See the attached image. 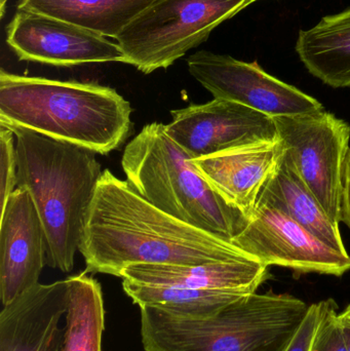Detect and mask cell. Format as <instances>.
<instances>
[{
    "label": "cell",
    "mask_w": 350,
    "mask_h": 351,
    "mask_svg": "<svg viewBox=\"0 0 350 351\" xmlns=\"http://www.w3.org/2000/svg\"><path fill=\"white\" fill-rule=\"evenodd\" d=\"M296 51L312 75L333 88H350V8L300 31Z\"/></svg>",
    "instance_id": "obj_17"
},
{
    "label": "cell",
    "mask_w": 350,
    "mask_h": 351,
    "mask_svg": "<svg viewBox=\"0 0 350 351\" xmlns=\"http://www.w3.org/2000/svg\"><path fill=\"white\" fill-rule=\"evenodd\" d=\"M343 313H347V315H350V304L347 307V308H345V311H343Z\"/></svg>",
    "instance_id": "obj_25"
},
{
    "label": "cell",
    "mask_w": 350,
    "mask_h": 351,
    "mask_svg": "<svg viewBox=\"0 0 350 351\" xmlns=\"http://www.w3.org/2000/svg\"><path fill=\"white\" fill-rule=\"evenodd\" d=\"M42 223L26 188L16 187L1 208L0 298L2 306L39 284L47 264Z\"/></svg>",
    "instance_id": "obj_13"
},
{
    "label": "cell",
    "mask_w": 350,
    "mask_h": 351,
    "mask_svg": "<svg viewBox=\"0 0 350 351\" xmlns=\"http://www.w3.org/2000/svg\"><path fill=\"white\" fill-rule=\"evenodd\" d=\"M0 202L1 208L16 188L18 160L14 132L0 125Z\"/></svg>",
    "instance_id": "obj_21"
},
{
    "label": "cell",
    "mask_w": 350,
    "mask_h": 351,
    "mask_svg": "<svg viewBox=\"0 0 350 351\" xmlns=\"http://www.w3.org/2000/svg\"><path fill=\"white\" fill-rule=\"evenodd\" d=\"M285 152L279 141L192 160V164L230 206L250 218Z\"/></svg>",
    "instance_id": "obj_15"
},
{
    "label": "cell",
    "mask_w": 350,
    "mask_h": 351,
    "mask_svg": "<svg viewBox=\"0 0 350 351\" xmlns=\"http://www.w3.org/2000/svg\"><path fill=\"white\" fill-rule=\"evenodd\" d=\"M341 322H342L343 328H345V334H347V346L350 351V315L347 313H340Z\"/></svg>",
    "instance_id": "obj_24"
},
{
    "label": "cell",
    "mask_w": 350,
    "mask_h": 351,
    "mask_svg": "<svg viewBox=\"0 0 350 351\" xmlns=\"http://www.w3.org/2000/svg\"><path fill=\"white\" fill-rule=\"evenodd\" d=\"M232 243L268 267L338 278L350 270L349 253L323 243L283 213L259 204Z\"/></svg>",
    "instance_id": "obj_11"
},
{
    "label": "cell",
    "mask_w": 350,
    "mask_h": 351,
    "mask_svg": "<svg viewBox=\"0 0 350 351\" xmlns=\"http://www.w3.org/2000/svg\"><path fill=\"white\" fill-rule=\"evenodd\" d=\"M189 73L214 98L244 105L269 117H291L324 110L316 99L265 72L257 62L199 51L187 59Z\"/></svg>",
    "instance_id": "obj_9"
},
{
    "label": "cell",
    "mask_w": 350,
    "mask_h": 351,
    "mask_svg": "<svg viewBox=\"0 0 350 351\" xmlns=\"http://www.w3.org/2000/svg\"><path fill=\"white\" fill-rule=\"evenodd\" d=\"M119 278L125 294L139 307L203 319L257 292L268 278V266L255 258L193 266L134 264Z\"/></svg>",
    "instance_id": "obj_6"
},
{
    "label": "cell",
    "mask_w": 350,
    "mask_h": 351,
    "mask_svg": "<svg viewBox=\"0 0 350 351\" xmlns=\"http://www.w3.org/2000/svg\"><path fill=\"white\" fill-rule=\"evenodd\" d=\"M121 167L129 185L162 212L232 241L249 218L230 206L166 133L149 123L125 146Z\"/></svg>",
    "instance_id": "obj_5"
},
{
    "label": "cell",
    "mask_w": 350,
    "mask_h": 351,
    "mask_svg": "<svg viewBox=\"0 0 350 351\" xmlns=\"http://www.w3.org/2000/svg\"><path fill=\"white\" fill-rule=\"evenodd\" d=\"M256 0H155L119 33L123 63L145 74L170 67Z\"/></svg>",
    "instance_id": "obj_7"
},
{
    "label": "cell",
    "mask_w": 350,
    "mask_h": 351,
    "mask_svg": "<svg viewBox=\"0 0 350 351\" xmlns=\"http://www.w3.org/2000/svg\"><path fill=\"white\" fill-rule=\"evenodd\" d=\"M155 0H18V10L45 14L107 38L119 33Z\"/></svg>",
    "instance_id": "obj_18"
},
{
    "label": "cell",
    "mask_w": 350,
    "mask_h": 351,
    "mask_svg": "<svg viewBox=\"0 0 350 351\" xmlns=\"http://www.w3.org/2000/svg\"><path fill=\"white\" fill-rule=\"evenodd\" d=\"M68 280L69 305L61 351H102L105 308L101 285L86 272Z\"/></svg>",
    "instance_id": "obj_19"
},
{
    "label": "cell",
    "mask_w": 350,
    "mask_h": 351,
    "mask_svg": "<svg viewBox=\"0 0 350 351\" xmlns=\"http://www.w3.org/2000/svg\"><path fill=\"white\" fill-rule=\"evenodd\" d=\"M326 308V301L310 305L308 315L285 351H310L318 325Z\"/></svg>",
    "instance_id": "obj_22"
},
{
    "label": "cell",
    "mask_w": 350,
    "mask_h": 351,
    "mask_svg": "<svg viewBox=\"0 0 350 351\" xmlns=\"http://www.w3.org/2000/svg\"><path fill=\"white\" fill-rule=\"evenodd\" d=\"M79 253L86 271L117 278L134 264L193 266L253 258L232 241L162 212L109 170L86 214Z\"/></svg>",
    "instance_id": "obj_1"
},
{
    "label": "cell",
    "mask_w": 350,
    "mask_h": 351,
    "mask_svg": "<svg viewBox=\"0 0 350 351\" xmlns=\"http://www.w3.org/2000/svg\"><path fill=\"white\" fill-rule=\"evenodd\" d=\"M310 351H349L347 334L337 313L336 303L326 300V308Z\"/></svg>",
    "instance_id": "obj_20"
},
{
    "label": "cell",
    "mask_w": 350,
    "mask_h": 351,
    "mask_svg": "<svg viewBox=\"0 0 350 351\" xmlns=\"http://www.w3.org/2000/svg\"><path fill=\"white\" fill-rule=\"evenodd\" d=\"M310 305L288 294L246 295L211 317L187 319L141 309L145 351H285Z\"/></svg>",
    "instance_id": "obj_4"
},
{
    "label": "cell",
    "mask_w": 350,
    "mask_h": 351,
    "mask_svg": "<svg viewBox=\"0 0 350 351\" xmlns=\"http://www.w3.org/2000/svg\"><path fill=\"white\" fill-rule=\"evenodd\" d=\"M132 112L109 86L0 72L1 127L24 128L105 156L129 137Z\"/></svg>",
    "instance_id": "obj_2"
},
{
    "label": "cell",
    "mask_w": 350,
    "mask_h": 351,
    "mask_svg": "<svg viewBox=\"0 0 350 351\" xmlns=\"http://www.w3.org/2000/svg\"><path fill=\"white\" fill-rule=\"evenodd\" d=\"M69 305V280L39 282L0 313V351H61L60 327Z\"/></svg>",
    "instance_id": "obj_14"
},
{
    "label": "cell",
    "mask_w": 350,
    "mask_h": 351,
    "mask_svg": "<svg viewBox=\"0 0 350 351\" xmlns=\"http://www.w3.org/2000/svg\"><path fill=\"white\" fill-rule=\"evenodd\" d=\"M256 1H257V0H256Z\"/></svg>",
    "instance_id": "obj_26"
},
{
    "label": "cell",
    "mask_w": 350,
    "mask_h": 351,
    "mask_svg": "<svg viewBox=\"0 0 350 351\" xmlns=\"http://www.w3.org/2000/svg\"><path fill=\"white\" fill-rule=\"evenodd\" d=\"M258 204L283 213L323 243L337 251L347 253L339 225L329 218L318 198L298 174L286 152L279 168L263 188Z\"/></svg>",
    "instance_id": "obj_16"
},
{
    "label": "cell",
    "mask_w": 350,
    "mask_h": 351,
    "mask_svg": "<svg viewBox=\"0 0 350 351\" xmlns=\"http://www.w3.org/2000/svg\"><path fill=\"white\" fill-rule=\"evenodd\" d=\"M6 43L22 61L59 67L125 62L116 41L64 21L20 10L6 28Z\"/></svg>",
    "instance_id": "obj_12"
},
{
    "label": "cell",
    "mask_w": 350,
    "mask_h": 351,
    "mask_svg": "<svg viewBox=\"0 0 350 351\" xmlns=\"http://www.w3.org/2000/svg\"><path fill=\"white\" fill-rule=\"evenodd\" d=\"M171 115L166 133L192 160L279 141L273 117L232 101L214 98Z\"/></svg>",
    "instance_id": "obj_10"
},
{
    "label": "cell",
    "mask_w": 350,
    "mask_h": 351,
    "mask_svg": "<svg viewBox=\"0 0 350 351\" xmlns=\"http://www.w3.org/2000/svg\"><path fill=\"white\" fill-rule=\"evenodd\" d=\"M279 141L296 171L329 218L340 224L342 175L349 150L350 127L321 110L275 117Z\"/></svg>",
    "instance_id": "obj_8"
},
{
    "label": "cell",
    "mask_w": 350,
    "mask_h": 351,
    "mask_svg": "<svg viewBox=\"0 0 350 351\" xmlns=\"http://www.w3.org/2000/svg\"><path fill=\"white\" fill-rule=\"evenodd\" d=\"M340 220L350 229V148L343 167Z\"/></svg>",
    "instance_id": "obj_23"
},
{
    "label": "cell",
    "mask_w": 350,
    "mask_h": 351,
    "mask_svg": "<svg viewBox=\"0 0 350 351\" xmlns=\"http://www.w3.org/2000/svg\"><path fill=\"white\" fill-rule=\"evenodd\" d=\"M8 129L16 138V187L28 190L42 223L47 265L70 272L103 174L97 154L24 128Z\"/></svg>",
    "instance_id": "obj_3"
}]
</instances>
